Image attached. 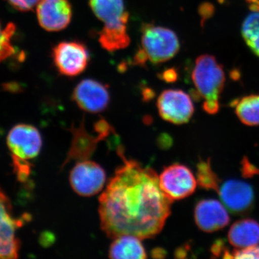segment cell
<instances>
[{
    "label": "cell",
    "mask_w": 259,
    "mask_h": 259,
    "mask_svg": "<svg viewBox=\"0 0 259 259\" xmlns=\"http://www.w3.org/2000/svg\"><path fill=\"white\" fill-rule=\"evenodd\" d=\"M118 151L123 163L99 199L100 226L112 239L122 235L152 238L163 229L173 201L161 190L153 168L126 159Z\"/></svg>",
    "instance_id": "6da1fadb"
},
{
    "label": "cell",
    "mask_w": 259,
    "mask_h": 259,
    "mask_svg": "<svg viewBox=\"0 0 259 259\" xmlns=\"http://www.w3.org/2000/svg\"><path fill=\"white\" fill-rule=\"evenodd\" d=\"M141 47L134 56V63L144 66L150 61L158 64L172 59L180 50L177 34L170 29L153 24H144L141 28Z\"/></svg>",
    "instance_id": "7a4b0ae2"
},
{
    "label": "cell",
    "mask_w": 259,
    "mask_h": 259,
    "mask_svg": "<svg viewBox=\"0 0 259 259\" xmlns=\"http://www.w3.org/2000/svg\"><path fill=\"white\" fill-rule=\"evenodd\" d=\"M192 79L197 93L203 98L204 110L210 115L217 113L226 81L222 66L214 56L207 54L199 56L196 60Z\"/></svg>",
    "instance_id": "3957f363"
},
{
    "label": "cell",
    "mask_w": 259,
    "mask_h": 259,
    "mask_svg": "<svg viewBox=\"0 0 259 259\" xmlns=\"http://www.w3.org/2000/svg\"><path fill=\"white\" fill-rule=\"evenodd\" d=\"M52 59L59 74L74 77L87 69L90 54L88 47L81 42L63 41L53 49Z\"/></svg>",
    "instance_id": "277c9868"
},
{
    "label": "cell",
    "mask_w": 259,
    "mask_h": 259,
    "mask_svg": "<svg viewBox=\"0 0 259 259\" xmlns=\"http://www.w3.org/2000/svg\"><path fill=\"white\" fill-rule=\"evenodd\" d=\"M90 8L105 25L100 33L109 36H125L129 14L124 0H89Z\"/></svg>",
    "instance_id": "5b68a950"
},
{
    "label": "cell",
    "mask_w": 259,
    "mask_h": 259,
    "mask_svg": "<svg viewBox=\"0 0 259 259\" xmlns=\"http://www.w3.org/2000/svg\"><path fill=\"white\" fill-rule=\"evenodd\" d=\"M23 224V219L13 215L11 201L0 188V258L19 256L20 241L17 237V231Z\"/></svg>",
    "instance_id": "8992f818"
},
{
    "label": "cell",
    "mask_w": 259,
    "mask_h": 259,
    "mask_svg": "<svg viewBox=\"0 0 259 259\" xmlns=\"http://www.w3.org/2000/svg\"><path fill=\"white\" fill-rule=\"evenodd\" d=\"M106 179L104 168L96 162L89 160L77 162L69 175L71 188L82 197H92L101 192Z\"/></svg>",
    "instance_id": "52a82bcc"
},
{
    "label": "cell",
    "mask_w": 259,
    "mask_h": 259,
    "mask_svg": "<svg viewBox=\"0 0 259 259\" xmlns=\"http://www.w3.org/2000/svg\"><path fill=\"white\" fill-rule=\"evenodd\" d=\"M161 190L172 201L187 198L197 188V179L190 168L181 163L166 167L158 176Z\"/></svg>",
    "instance_id": "ba28073f"
},
{
    "label": "cell",
    "mask_w": 259,
    "mask_h": 259,
    "mask_svg": "<svg viewBox=\"0 0 259 259\" xmlns=\"http://www.w3.org/2000/svg\"><path fill=\"white\" fill-rule=\"evenodd\" d=\"M7 144L12 158L28 161L38 156L42 145L40 131L35 126L21 123L10 130Z\"/></svg>",
    "instance_id": "9c48e42d"
},
{
    "label": "cell",
    "mask_w": 259,
    "mask_h": 259,
    "mask_svg": "<svg viewBox=\"0 0 259 259\" xmlns=\"http://www.w3.org/2000/svg\"><path fill=\"white\" fill-rule=\"evenodd\" d=\"M161 118L176 125L187 123L193 115V102L188 94L180 90H166L157 100Z\"/></svg>",
    "instance_id": "30bf717a"
},
{
    "label": "cell",
    "mask_w": 259,
    "mask_h": 259,
    "mask_svg": "<svg viewBox=\"0 0 259 259\" xmlns=\"http://www.w3.org/2000/svg\"><path fill=\"white\" fill-rule=\"evenodd\" d=\"M72 100L80 109L90 113L105 111L110 102L108 87L93 79H85L74 88Z\"/></svg>",
    "instance_id": "8fae6325"
},
{
    "label": "cell",
    "mask_w": 259,
    "mask_h": 259,
    "mask_svg": "<svg viewBox=\"0 0 259 259\" xmlns=\"http://www.w3.org/2000/svg\"><path fill=\"white\" fill-rule=\"evenodd\" d=\"M223 204L233 214L241 215L251 210L254 204L253 187L241 180L226 181L218 191Z\"/></svg>",
    "instance_id": "7c38bea8"
},
{
    "label": "cell",
    "mask_w": 259,
    "mask_h": 259,
    "mask_svg": "<svg viewBox=\"0 0 259 259\" xmlns=\"http://www.w3.org/2000/svg\"><path fill=\"white\" fill-rule=\"evenodd\" d=\"M36 11L39 24L47 31L64 30L72 18V6L69 0H41Z\"/></svg>",
    "instance_id": "4fadbf2b"
},
{
    "label": "cell",
    "mask_w": 259,
    "mask_h": 259,
    "mask_svg": "<svg viewBox=\"0 0 259 259\" xmlns=\"http://www.w3.org/2000/svg\"><path fill=\"white\" fill-rule=\"evenodd\" d=\"M194 221L201 231L213 233L223 229L230 223L228 211L219 201L204 199L194 208Z\"/></svg>",
    "instance_id": "5bb4252c"
},
{
    "label": "cell",
    "mask_w": 259,
    "mask_h": 259,
    "mask_svg": "<svg viewBox=\"0 0 259 259\" xmlns=\"http://www.w3.org/2000/svg\"><path fill=\"white\" fill-rule=\"evenodd\" d=\"M228 238L235 248H244L258 245L259 223L253 219L236 221L230 228Z\"/></svg>",
    "instance_id": "9a60e30c"
},
{
    "label": "cell",
    "mask_w": 259,
    "mask_h": 259,
    "mask_svg": "<svg viewBox=\"0 0 259 259\" xmlns=\"http://www.w3.org/2000/svg\"><path fill=\"white\" fill-rule=\"evenodd\" d=\"M139 237L122 235L114 238L109 250L110 258L144 259L147 258L146 249Z\"/></svg>",
    "instance_id": "2e32d148"
},
{
    "label": "cell",
    "mask_w": 259,
    "mask_h": 259,
    "mask_svg": "<svg viewBox=\"0 0 259 259\" xmlns=\"http://www.w3.org/2000/svg\"><path fill=\"white\" fill-rule=\"evenodd\" d=\"M240 120L248 126L259 125V95H248L232 103Z\"/></svg>",
    "instance_id": "e0dca14e"
},
{
    "label": "cell",
    "mask_w": 259,
    "mask_h": 259,
    "mask_svg": "<svg viewBox=\"0 0 259 259\" xmlns=\"http://www.w3.org/2000/svg\"><path fill=\"white\" fill-rule=\"evenodd\" d=\"M252 10L243 22L242 35L247 45L259 57V10Z\"/></svg>",
    "instance_id": "ac0fdd59"
},
{
    "label": "cell",
    "mask_w": 259,
    "mask_h": 259,
    "mask_svg": "<svg viewBox=\"0 0 259 259\" xmlns=\"http://www.w3.org/2000/svg\"><path fill=\"white\" fill-rule=\"evenodd\" d=\"M197 185L205 190L218 192L221 185V180L211 167L210 160H200L197 165Z\"/></svg>",
    "instance_id": "d6986e66"
},
{
    "label": "cell",
    "mask_w": 259,
    "mask_h": 259,
    "mask_svg": "<svg viewBox=\"0 0 259 259\" xmlns=\"http://www.w3.org/2000/svg\"><path fill=\"white\" fill-rule=\"evenodd\" d=\"M16 26L14 23H10L3 25L0 22V62L6 60L15 53L12 42Z\"/></svg>",
    "instance_id": "ffe728a7"
},
{
    "label": "cell",
    "mask_w": 259,
    "mask_h": 259,
    "mask_svg": "<svg viewBox=\"0 0 259 259\" xmlns=\"http://www.w3.org/2000/svg\"><path fill=\"white\" fill-rule=\"evenodd\" d=\"M13 166L19 180L24 182L28 179L30 173V163L28 161L13 158Z\"/></svg>",
    "instance_id": "44dd1931"
},
{
    "label": "cell",
    "mask_w": 259,
    "mask_h": 259,
    "mask_svg": "<svg viewBox=\"0 0 259 259\" xmlns=\"http://www.w3.org/2000/svg\"><path fill=\"white\" fill-rule=\"evenodd\" d=\"M232 258H259V245H255L231 252Z\"/></svg>",
    "instance_id": "7402d4cb"
},
{
    "label": "cell",
    "mask_w": 259,
    "mask_h": 259,
    "mask_svg": "<svg viewBox=\"0 0 259 259\" xmlns=\"http://www.w3.org/2000/svg\"><path fill=\"white\" fill-rule=\"evenodd\" d=\"M41 0H8L9 4L20 12L32 11Z\"/></svg>",
    "instance_id": "603a6c76"
},
{
    "label": "cell",
    "mask_w": 259,
    "mask_h": 259,
    "mask_svg": "<svg viewBox=\"0 0 259 259\" xmlns=\"http://www.w3.org/2000/svg\"><path fill=\"white\" fill-rule=\"evenodd\" d=\"M211 253L214 258H232L231 252L226 246L224 241L221 239L213 243L211 247Z\"/></svg>",
    "instance_id": "cb8c5ba5"
},
{
    "label": "cell",
    "mask_w": 259,
    "mask_h": 259,
    "mask_svg": "<svg viewBox=\"0 0 259 259\" xmlns=\"http://www.w3.org/2000/svg\"><path fill=\"white\" fill-rule=\"evenodd\" d=\"M242 175L245 178L254 177L255 175H259V168L255 167L253 163H250L249 160L246 157L243 158L241 162Z\"/></svg>",
    "instance_id": "d4e9b609"
},
{
    "label": "cell",
    "mask_w": 259,
    "mask_h": 259,
    "mask_svg": "<svg viewBox=\"0 0 259 259\" xmlns=\"http://www.w3.org/2000/svg\"><path fill=\"white\" fill-rule=\"evenodd\" d=\"M161 78L166 81H175L177 79V74L174 70H167L161 74Z\"/></svg>",
    "instance_id": "484cf974"
},
{
    "label": "cell",
    "mask_w": 259,
    "mask_h": 259,
    "mask_svg": "<svg viewBox=\"0 0 259 259\" xmlns=\"http://www.w3.org/2000/svg\"><path fill=\"white\" fill-rule=\"evenodd\" d=\"M250 5V8L253 10H259V0H246Z\"/></svg>",
    "instance_id": "4316f807"
}]
</instances>
